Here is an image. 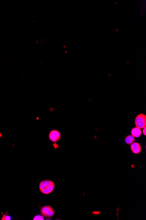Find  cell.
Wrapping results in <instances>:
<instances>
[{
	"label": "cell",
	"instance_id": "obj_1",
	"mask_svg": "<svg viewBox=\"0 0 146 220\" xmlns=\"http://www.w3.org/2000/svg\"><path fill=\"white\" fill-rule=\"evenodd\" d=\"M39 189L44 194H49L53 192L54 189L55 184L53 182L50 180L42 181L39 184Z\"/></svg>",
	"mask_w": 146,
	"mask_h": 220
},
{
	"label": "cell",
	"instance_id": "obj_2",
	"mask_svg": "<svg viewBox=\"0 0 146 220\" xmlns=\"http://www.w3.org/2000/svg\"><path fill=\"white\" fill-rule=\"evenodd\" d=\"M135 124L136 127L142 129L146 127V116L144 114H140L136 116L135 120Z\"/></svg>",
	"mask_w": 146,
	"mask_h": 220
},
{
	"label": "cell",
	"instance_id": "obj_3",
	"mask_svg": "<svg viewBox=\"0 0 146 220\" xmlns=\"http://www.w3.org/2000/svg\"><path fill=\"white\" fill-rule=\"evenodd\" d=\"M40 212L43 216L46 218H51L54 214L53 209L49 206H44L41 208Z\"/></svg>",
	"mask_w": 146,
	"mask_h": 220
},
{
	"label": "cell",
	"instance_id": "obj_4",
	"mask_svg": "<svg viewBox=\"0 0 146 220\" xmlns=\"http://www.w3.org/2000/svg\"><path fill=\"white\" fill-rule=\"evenodd\" d=\"M49 137L51 142H55L60 139L61 134L60 132L57 130H52L49 134Z\"/></svg>",
	"mask_w": 146,
	"mask_h": 220
},
{
	"label": "cell",
	"instance_id": "obj_5",
	"mask_svg": "<svg viewBox=\"0 0 146 220\" xmlns=\"http://www.w3.org/2000/svg\"><path fill=\"white\" fill-rule=\"evenodd\" d=\"M131 150L134 154H139L141 151V147L140 144L138 142H133L131 145Z\"/></svg>",
	"mask_w": 146,
	"mask_h": 220
},
{
	"label": "cell",
	"instance_id": "obj_6",
	"mask_svg": "<svg viewBox=\"0 0 146 220\" xmlns=\"http://www.w3.org/2000/svg\"><path fill=\"white\" fill-rule=\"evenodd\" d=\"M131 133L132 135L134 138L140 137L142 134V132L140 129L137 127L133 128L131 130Z\"/></svg>",
	"mask_w": 146,
	"mask_h": 220
},
{
	"label": "cell",
	"instance_id": "obj_7",
	"mask_svg": "<svg viewBox=\"0 0 146 220\" xmlns=\"http://www.w3.org/2000/svg\"><path fill=\"white\" fill-rule=\"evenodd\" d=\"M135 141V138L132 135H129L127 136L125 138V142L128 145H131L133 142H134Z\"/></svg>",
	"mask_w": 146,
	"mask_h": 220
},
{
	"label": "cell",
	"instance_id": "obj_8",
	"mask_svg": "<svg viewBox=\"0 0 146 220\" xmlns=\"http://www.w3.org/2000/svg\"><path fill=\"white\" fill-rule=\"evenodd\" d=\"M12 218L11 217L8 216V215H4L3 217L1 218L2 220H11Z\"/></svg>",
	"mask_w": 146,
	"mask_h": 220
},
{
	"label": "cell",
	"instance_id": "obj_9",
	"mask_svg": "<svg viewBox=\"0 0 146 220\" xmlns=\"http://www.w3.org/2000/svg\"><path fill=\"white\" fill-rule=\"evenodd\" d=\"M44 218L41 215H37L33 218V220H43Z\"/></svg>",
	"mask_w": 146,
	"mask_h": 220
},
{
	"label": "cell",
	"instance_id": "obj_10",
	"mask_svg": "<svg viewBox=\"0 0 146 220\" xmlns=\"http://www.w3.org/2000/svg\"><path fill=\"white\" fill-rule=\"evenodd\" d=\"M143 133L144 134V135H146V127H145V128H143Z\"/></svg>",
	"mask_w": 146,
	"mask_h": 220
}]
</instances>
